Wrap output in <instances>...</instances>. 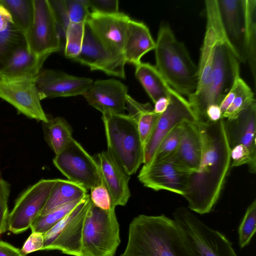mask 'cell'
Here are the masks:
<instances>
[{
    "mask_svg": "<svg viewBox=\"0 0 256 256\" xmlns=\"http://www.w3.org/2000/svg\"><path fill=\"white\" fill-rule=\"evenodd\" d=\"M169 103V96L161 97L154 103V105L152 110L154 113L160 114L166 110Z\"/></svg>",
    "mask_w": 256,
    "mask_h": 256,
    "instance_id": "obj_47",
    "label": "cell"
},
{
    "mask_svg": "<svg viewBox=\"0 0 256 256\" xmlns=\"http://www.w3.org/2000/svg\"><path fill=\"white\" fill-rule=\"evenodd\" d=\"M91 202L88 194L72 211L44 232L42 250H58L69 256H82V232Z\"/></svg>",
    "mask_w": 256,
    "mask_h": 256,
    "instance_id": "obj_8",
    "label": "cell"
},
{
    "mask_svg": "<svg viewBox=\"0 0 256 256\" xmlns=\"http://www.w3.org/2000/svg\"><path fill=\"white\" fill-rule=\"evenodd\" d=\"M173 218L192 256H238L225 234L210 227L187 208H176Z\"/></svg>",
    "mask_w": 256,
    "mask_h": 256,
    "instance_id": "obj_6",
    "label": "cell"
},
{
    "mask_svg": "<svg viewBox=\"0 0 256 256\" xmlns=\"http://www.w3.org/2000/svg\"><path fill=\"white\" fill-rule=\"evenodd\" d=\"M92 12L100 14L110 15L119 12L117 0H88Z\"/></svg>",
    "mask_w": 256,
    "mask_h": 256,
    "instance_id": "obj_43",
    "label": "cell"
},
{
    "mask_svg": "<svg viewBox=\"0 0 256 256\" xmlns=\"http://www.w3.org/2000/svg\"><path fill=\"white\" fill-rule=\"evenodd\" d=\"M246 30V56L256 85V0H245Z\"/></svg>",
    "mask_w": 256,
    "mask_h": 256,
    "instance_id": "obj_30",
    "label": "cell"
},
{
    "mask_svg": "<svg viewBox=\"0 0 256 256\" xmlns=\"http://www.w3.org/2000/svg\"><path fill=\"white\" fill-rule=\"evenodd\" d=\"M94 158L99 166L102 184L111 197L112 206H124L130 196V176L108 150L98 154Z\"/></svg>",
    "mask_w": 256,
    "mask_h": 256,
    "instance_id": "obj_21",
    "label": "cell"
},
{
    "mask_svg": "<svg viewBox=\"0 0 256 256\" xmlns=\"http://www.w3.org/2000/svg\"><path fill=\"white\" fill-rule=\"evenodd\" d=\"M170 103L160 114L154 132L144 148L143 165L152 162L157 150L164 137L184 121H198L188 100L174 90L170 94Z\"/></svg>",
    "mask_w": 256,
    "mask_h": 256,
    "instance_id": "obj_12",
    "label": "cell"
},
{
    "mask_svg": "<svg viewBox=\"0 0 256 256\" xmlns=\"http://www.w3.org/2000/svg\"><path fill=\"white\" fill-rule=\"evenodd\" d=\"M93 81L90 78L78 77L52 69L42 70L35 80L41 100L84 96Z\"/></svg>",
    "mask_w": 256,
    "mask_h": 256,
    "instance_id": "obj_18",
    "label": "cell"
},
{
    "mask_svg": "<svg viewBox=\"0 0 256 256\" xmlns=\"http://www.w3.org/2000/svg\"><path fill=\"white\" fill-rule=\"evenodd\" d=\"M120 256H192L176 221L164 214H140L129 225Z\"/></svg>",
    "mask_w": 256,
    "mask_h": 256,
    "instance_id": "obj_2",
    "label": "cell"
},
{
    "mask_svg": "<svg viewBox=\"0 0 256 256\" xmlns=\"http://www.w3.org/2000/svg\"><path fill=\"white\" fill-rule=\"evenodd\" d=\"M48 57L31 52L27 45L18 48L12 53L0 68V78H36Z\"/></svg>",
    "mask_w": 256,
    "mask_h": 256,
    "instance_id": "obj_24",
    "label": "cell"
},
{
    "mask_svg": "<svg viewBox=\"0 0 256 256\" xmlns=\"http://www.w3.org/2000/svg\"><path fill=\"white\" fill-rule=\"evenodd\" d=\"M155 43L154 66L162 77L183 96L193 94L198 86V66L168 23L160 24Z\"/></svg>",
    "mask_w": 256,
    "mask_h": 256,
    "instance_id": "obj_3",
    "label": "cell"
},
{
    "mask_svg": "<svg viewBox=\"0 0 256 256\" xmlns=\"http://www.w3.org/2000/svg\"><path fill=\"white\" fill-rule=\"evenodd\" d=\"M224 122L230 148L238 144L244 145L256 163V101L234 118L224 119Z\"/></svg>",
    "mask_w": 256,
    "mask_h": 256,
    "instance_id": "obj_23",
    "label": "cell"
},
{
    "mask_svg": "<svg viewBox=\"0 0 256 256\" xmlns=\"http://www.w3.org/2000/svg\"><path fill=\"white\" fill-rule=\"evenodd\" d=\"M128 92L126 85L112 78L93 81L83 96L102 114H124L126 110Z\"/></svg>",
    "mask_w": 256,
    "mask_h": 256,
    "instance_id": "obj_20",
    "label": "cell"
},
{
    "mask_svg": "<svg viewBox=\"0 0 256 256\" xmlns=\"http://www.w3.org/2000/svg\"><path fill=\"white\" fill-rule=\"evenodd\" d=\"M44 139L55 154H59L73 138L72 128L63 118H48L42 122Z\"/></svg>",
    "mask_w": 256,
    "mask_h": 256,
    "instance_id": "obj_29",
    "label": "cell"
},
{
    "mask_svg": "<svg viewBox=\"0 0 256 256\" xmlns=\"http://www.w3.org/2000/svg\"><path fill=\"white\" fill-rule=\"evenodd\" d=\"M150 104L141 110L134 118L136 120L140 140L144 148L156 127L160 114L153 112Z\"/></svg>",
    "mask_w": 256,
    "mask_h": 256,
    "instance_id": "obj_36",
    "label": "cell"
},
{
    "mask_svg": "<svg viewBox=\"0 0 256 256\" xmlns=\"http://www.w3.org/2000/svg\"><path fill=\"white\" fill-rule=\"evenodd\" d=\"M182 132V122L176 126L162 140L152 162L166 160L176 152L180 142Z\"/></svg>",
    "mask_w": 256,
    "mask_h": 256,
    "instance_id": "obj_37",
    "label": "cell"
},
{
    "mask_svg": "<svg viewBox=\"0 0 256 256\" xmlns=\"http://www.w3.org/2000/svg\"><path fill=\"white\" fill-rule=\"evenodd\" d=\"M108 151L130 176L143 164L144 148L136 120L129 114H102Z\"/></svg>",
    "mask_w": 256,
    "mask_h": 256,
    "instance_id": "obj_5",
    "label": "cell"
},
{
    "mask_svg": "<svg viewBox=\"0 0 256 256\" xmlns=\"http://www.w3.org/2000/svg\"><path fill=\"white\" fill-rule=\"evenodd\" d=\"M57 24L61 39L65 34L70 22L66 10L64 0H48Z\"/></svg>",
    "mask_w": 256,
    "mask_h": 256,
    "instance_id": "obj_41",
    "label": "cell"
},
{
    "mask_svg": "<svg viewBox=\"0 0 256 256\" xmlns=\"http://www.w3.org/2000/svg\"><path fill=\"white\" fill-rule=\"evenodd\" d=\"M90 190V199L94 206L106 211L114 208L112 206L110 193L103 184L96 186Z\"/></svg>",
    "mask_w": 256,
    "mask_h": 256,
    "instance_id": "obj_42",
    "label": "cell"
},
{
    "mask_svg": "<svg viewBox=\"0 0 256 256\" xmlns=\"http://www.w3.org/2000/svg\"><path fill=\"white\" fill-rule=\"evenodd\" d=\"M202 156V140L198 121L182 122V136L176 152L166 158L189 173L196 170Z\"/></svg>",
    "mask_w": 256,
    "mask_h": 256,
    "instance_id": "obj_22",
    "label": "cell"
},
{
    "mask_svg": "<svg viewBox=\"0 0 256 256\" xmlns=\"http://www.w3.org/2000/svg\"><path fill=\"white\" fill-rule=\"evenodd\" d=\"M256 230V200L247 208L238 228V246L243 248L248 246Z\"/></svg>",
    "mask_w": 256,
    "mask_h": 256,
    "instance_id": "obj_35",
    "label": "cell"
},
{
    "mask_svg": "<svg viewBox=\"0 0 256 256\" xmlns=\"http://www.w3.org/2000/svg\"><path fill=\"white\" fill-rule=\"evenodd\" d=\"M35 80L0 78V98L12 105L19 113L44 122L48 118L42 108Z\"/></svg>",
    "mask_w": 256,
    "mask_h": 256,
    "instance_id": "obj_13",
    "label": "cell"
},
{
    "mask_svg": "<svg viewBox=\"0 0 256 256\" xmlns=\"http://www.w3.org/2000/svg\"><path fill=\"white\" fill-rule=\"evenodd\" d=\"M0 256H26L12 245L0 240Z\"/></svg>",
    "mask_w": 256,
    "mask_h": 256,
    "instance_id": "obj_45",
    "label": "cell"
},
{
    "mask_svg": "<svg viewBox=\"0 0 256 256\" xmlns=\"http://www.w3.org/2000/svg\"><path fill=\"white\" fill-rule=\"evenodd\" d=\"M10 185L0 174V234L8 230Z\"/></svg>",
    "mask_w": 256,
    "mask_h": 256,
    "instance_id": "obj_39",
    "label": "cell"
},
{
    "mask_svg": "<svg viewBox=\"0 0 256 256\" xmlns=\"http://www.w3.org/2000/svg\"><path fill=\"white\" fill-rule=\"evenodd\" d=\"M206 118L208 121L216 122L222 118V112L218 104L209 106L206 112Z\"/></svg>",
    "mask_w": 256,
    "mask_h": 256,
    "instance_id": "obj_46",
    "label": "cell"
},
{
    "mask_svg": "<svg viewBox=\"0 0 256 256\" xmlns=\"http://www.w3.org/2000/svg\"><path fill=\"white\" fill-rule=\"evenodd\" d=\"M82 200L59 206L43 216H39L30 225V228L32 232L44 234L72 211Z\"/></svg>",
    "mask_w": 256,
    "mask_h": 256,
    "instance_id": "obj_33",
    "label": "cell"
},
{
    "mask_svg": "<svg viewBox=\"0 0 256 256\" xmlns=\"http://www.w3.org/2000/svg\"><path fill=\"white\" fill-rule=\"evenodd\" d=\"M238 89L231 105L222 115V118L232 119L256 101L254 94L249 86L240 77V72L236 76Z\"/></svg>",
    "mask_w": 256,
    "mask_h": 256,
    "instance_id": "obj_32",
    "label": "cell"
},
{
    "mask_svg": "<svg viewBox=\"0 0 256 256\" xmlns=\"http://www.w3.org/2000/svg\"><path fill=\"white\" fill-rule=\"evenodd\" d=\"M135 76L154 103L161 97H168L174 90L154 66L148 62H141L136 66Z\"/></svg>",
    "mask_w": 256,
    "mask_h": 256,
    "instance_id": "obj_27",
    "label": "cell"
},
{
    "mask_svg": "<svg viewBox=\"0 0 256 256\" xmlns=\"http://www.w3.org/2000/svg\"><path fill=\"white\" fill-rule=\"evenodd\" d=\"M240 64L226 37L221 22L214 46L210 86L200 97L188 100L198 122L208 121L206 116L207 108L211 104H220L231 88L236 74L240 72Z\"/></svg>",
    "mask_w": 256,
    "mask_h": 256,
    "instance_id": "obj_4",
    "label": "cell"
},
{
    "mask_svg": "<svg viewBox=\"0 0 256 256\" xmlns=\"http://www.w3.org/2000/svg\"><path fill=\"white\" fill-rule=\"evenodd\" d=\"M202 156L198 169L189 173L184 196L188 208L198 214L210 213L218 201L231 162V148L224 119L199 122Z\"/></svg>",
    "mask_w": 256,
    "mask_h": 256,
    "instance_id": "obj_1",
    "label": "cell"
},
{
    "mask_svg": "<svg viewBox=\"0 0 256 256\" xmlns=\"http://www.w3.org/2000/svg\"><path fill=\"white\" fill-rule=\"evenodd\" d=\"M222 28L241 62H246L245 0H218Z\"/></svg>",
    "mask_w": 256,
    "mask_h": 256,
    "instance_id": "obj_19",
    "label": "cell"
},
{
    "mask_svg": "<svg viewBox=\"0 0 256 256\" xmlns=\"http://www.w3.org/2000/svg\"><path fill=\"white\" fill-rule=\"evenodd\" d=\"M57 178L42 179L26 189L9 212L8 230L18 234L30 228L40 216Z\"/></svg>",
    "mask_w": 256,
    "mask_h": 256,
    "instance_id": "obj_11",
    "label": "cell"
},
{
    "mask_svg": "<svg viewBox=\"0 0 256 256\" xmlns=\"http://www.w3.org/2000/svg\"><path fill=\"white\" fill-rule=\"evenodd\" d=\"M120 243L115 208L106 211L91 202L84 226L82 256H114Z\"/></svg>",
    "mask_w": 256,
    "mask_h": 256,
    "instance_id": "obj_7",
    "label": "cell"
},
{
    "mask_svg": "<svg viewBox=\"0 0 256 256\" xmlns=\"http://www.w3.org/2000/svg\"><path fill=\"white\" fill-rule=\"evenodd\" d=\"M155 45L148 28L142 22L131 19L123 50L126 62L136 66L145 54L154 49Z\"/></svg>",
    "mask_w": 256,
    "mask_h": 256,
    "instance_id": "obj_25",
    "label": "cell"
},
{
    "mask_svg": "<svg viewBox=\"0 0 256 256\" xmlns=\"http://www.w3.org/2000/svg\"><path fill=\"white\" fill-rule=\"evenodd\" d=\"M204 2L206 23L198 66V86L196 92L188 97V100L200 97L210 86L214 46L218 29L221 24L218 0H206Z\"/></svg>",
    "mask_w": 256,
    "mask_h": 256,
    "instance_id": "obj_15",
    "label": "cell"
},
{
    "mask_svg": "<svg viewBox=\"0 0 256 256\" xmlns=\"http://www.w3.org/2000/svg\"><path fill=\"white\" fill-rule=\"evenodd\" d=\"M70 22H86L90 12L88 0H64Z\"/></svg>",
    "mask_w": 256,
    "mask_h": 256,
    "instance_id": "obj_38",
    "label": "cell"
},
{
    "mask_svg": "<svg viewBox=\"0 0 256 256\" xmlns=\"http://www.w3.org/2000/svg\"><path fill=\"white\" fill-rule=\"evenodd\" d=\"M85 22H70L65 34L64 53L66 58L73 60L80 53L84 38Z\"/></svg>",
    "mask_w": 256,
    "mask_h": 256,
    "instance_id": "obj_34",
    "label": "cell"
},
{
    "mask_svg": "<svg viewBox=\"0 0 256 256\" xmlns=\"http://www.w3.org/2000/svg\"><path fill=\"white\" fill-rule=\"evenodd\" d=\"M230 158L232 160V167L246 164L248 165V171L252 174H256V163L252 161L249 150L244 145L238 144L231 148Z\"/></svg>",
    "mask_w": 256,
    "mask_h": 256,
    "instance_id": "obj_40",
    "label": "cell"
},
{
    "mask_svg": "<svg viewBox=\"0 0 256 256\" xmlns=\"http://www.w3.org/2000/svg\"><path fill=\"white\" fill-rule=\"evenodd\" d=\"M16 26L26 34L33 18V0H0Z\"/></svg>",
    "mask_w": 256,
    "mask_h": 256,
    "instance_id": "obj_31",
    "label": "cell"
},
{
    "mask_svg": "<svg viewBox=\"0 0 256 256\" xmlns=\"http://www.w3.org/2000/svg\"><path fill=\"white\" fill-rule=\"evenodd\" d=\"M189 172L166 159L143 165L138 175L146 187L158 191L166 190L183 196L187 188Z\"/></svg>",
    "mask_w": 256,
    "mask_h": 256,
    "instance_id": "obj_17",
    "label": "cell"
},
{
    "mask_svg": "<svg viewBox=\"0 0 256 256\" xmlns=\"http://www.w3.org/2000/svg\"><path fill=\"white\" fill-rule=\"evenodd\" d=\"M26 45V34L0 3V68L14 50Z\"/></svg>",
    "mask_w": 256,
    "mask_h": 256,
    "instance_id": "obj_26",
    "label": "cell"
},
{
    "mask_svg": "<svg viewBox=\"0 0 256 256\" xmlns=\"http://www.w3.org/2000/svg\"><path fill=\"white\" fill-rule=\"evenodd\" d=\"M54 166L68 180L87 190L102 184L98 164L74 138L52 160Z\"/></svg>",
    "mask_w": 256,
    "mask_h": 256,
    "instance_id": "obj_9",
    "label": "cell"
},
{
    "mask_svg": "<svg viewBox=\"0 0 256 256\" xmlns=\"http://www.w3.org/2000/svg\"><path fill=\"white\" fill-rule=\"evenodd\" d=\"M88 194L82 186L69 180L57 178L40 216L65 204L79 200Z\"/></svg>",
    "mask_w": 256,
    "mask_h": 256,
    "instance_id": "obj_28",
    "label": "cell"
},
{
    "mask_svg": "<svg viewBox=\"0 0 256 256\" xmlns=\"http://www.w3.org/2000/svg\"><path fill=\"white\" fill-rule=\"evenodd\" d=\"M130 20L128 16L121 12L110 15L90 12L86 22L114 56L126 61L123 50Z\"/></svg>",
    "mask_w": 256,
    "mask_h": 256,
    "instance_id": "obj_14",
    "label": "cell"
},
{
    "mask_svg": "<svg viewBox=\"0 0 256 256\" xmlns=\"http://www.w3.org/2000/svg\"><path fill=\"white\" fill-rule=\"evenodd\" d=\"M34 14L26 34V44L32 52L49 56L60 50L62 39L48 0H33Z\"/></svg>",
    "mask_w": 256,
    "mask_h": 256,
    "instance_id": "obj_10",
    "label": "cell"
},
{
    "mask_svg": "<svg viewBox=\"0 0 256 256\" xmlns=\"http://www.w3.org/2000/svg\"><path fill=\"white\" fill-rule=\"evenodd\" d=\"M72 60L88 66L92 70H100L109 76L126 78V62L114 56L96 36L86 22L80 53Z\"/></svg>",
    "mask_w": 256,
    "mask_h": 256,
    "instance_id": "obj_16",
    "label": "cell"
},
{
    "mask_svg": "<svg viewBox=\"0 0 256 256\" xmlns=\"http://www.w3.org/2000/svg\"><path fill=\"white\" fill-rule=\"evenodd\" d=\"M44 246V234L32 232L24 243L20 252L24 255L42 250Z\"/></svg>",
    "mask_w": 256,
    "mask_h": 256,
    "instance_id": "obj_44",
    "label": "cell"
}]
</instances>
